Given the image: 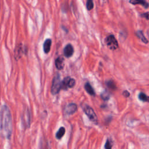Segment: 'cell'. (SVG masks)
Listing matches in <instances>:
<instances>
[{"label":"cell","mask_w":149,"mask_h":149,"mask_svg":"<svg viewBox=\"0 0 149 149\" xmlns=\"http://www.w3.org/2000/svg\"><path fill=\"white\" fill-rule=\"evenodd\" d=\"M71 78L70 77H66L64 78V79L62 81L61 83V89L63 90H67L69 86V82L70 81V79Z\"/></svg>","instance_id":"obj_12"},{"label":"cell","mask_w":149,"mask_h":149,"mask_svg":"<svg viewBox=\"0 0 149 149\" xmlns=\"http://www.w3.org/2000/svg\"><path fill=\"white\" fill-rule=\"evenodd\" d=\"M84 88L86 91L87 92L88 94H89L91 95H95V91L94 90V88L91 86V85L89 83H86L84 84Z\"/></svg>","instance_id":"obj_10"},{"label":"cell","mask_w":149,"mask_h":149,"mask_svg":"<svg viewBox=\"0 0 149 149\" xmlns=\"http://www.w3.org/2000/svg\"><path fill=\"white\" fill-rule=\"evenodd\" d=\"M65 129L64 127H61L59 130L57 131L56 134H55V137L57 139L60 140L61 139H62V137L64 136L65 133Z\"/></svg>","instance_id":"obj_11"},{"label":"cell","mask_w":149,"mask_h":149,"mask_svg":"<svg viewBox=\"0 0 149 149\" xmlns=\"http://www.w3.org/2000/svg\"><path fill=\"white\" fill-rule=\"evenodd\" d=\"M136 36L145 44H147L148 42V40H147V38L145 37V36H144V34L143 33L142 31L141 30H138L136 31Z\"/></svg>","instance_id":"obj_13"},{"label":"cell","mask_w":149,"mask_h":149,"mask_svg":"<svg viewBox=\"0 0 149 149\" xmlns=\"http://www.w3.org/2000/svg\"><path fill=\"white\" fill-rule=\"evenodd\" d=\"M52 44V41L51 39L48 38L45 40L44 44H43V49L45 53L48 54L50 51L51 49V46Z\"/></svg>","instance_id":"obj_8"},{"label":"cell","mask_w":149,"mask_h":149,"mask_svg":"<svg viewBox=\"0 0 149 149\" xmlns=\"http://www.w3.org/2000/svg\"><path fill=\"white\" fill-rule=\"evenodd\" d=\"M61 83L62 81H61L60 76L58 73H57L53 79L51 87V91L53 95L57 94L59 92L60 90L61 89Z\"/></svg>","instance_id":"obj_3"},{"label":"cell","mask_w":149,"mask_h":149,"mask_svg":"<svg viewBox=\"0 0 149 149\" xmlns=\"http://www.w3.org/2000/svg\"><path fill=\"white\" fill-rule=\"evenodd\" d=\"M94 7V3L93 1L91 0H88L86 2V8L87 9V10H91Z\"/></svg>","instance_id":"obj_18"},{"label":"cell","mask_w":149,"mask_h":149,"mask_svg":"<svg viewBox=\"0 0 149 149\" xmlns=\"http://www.w3.org/2000/svg\"><path fill=\"white\" fill-rule=\"evenodd\" d=\"M141 16L143 17H144L145 19H146L147 20H149V12L144 13L141 15Z\"/></svg>","instance_id":"obj_20"},{"label":"cell","mask_w":149,"mask_h":149,"mask_svg":"<svg viewBox=\"0 0 149 149\" xmlns=\"http://www.w3.org/2000/svg\"><path fill=\"white\" fill-rule=\"evenodd\" d=\"M105 43L106 45L112 51L118 48V42L115 36L112 34L109 35L105 39Z\"/></svg>","instance_id":"obj_4"},{"label":"cell","mask_w":149,"mask_h":149,"mask_svg":"<svg viewBox=\"0 0 149 149\" xmlns=\"http://www.w3.org/2000/svg\"><path fill=\"white\" fill-rule=\"evenodd\" d=\"M55 66L58 70H62L64 67V59L62 56H59L55 59Z\"/></svg>","instance_id":"obj_7"},{"label":"cell","mask_w":149,"mask_h":149,"mask_svg":"<svg viewBox=\"0 0 149 149\" xmlns=\"http://www.w3.org/2000/svg\"><path fill=\"white\" fill-rule=\"evenodd\" d=\"M77 109V106L74 103H70L68 105L65 107V112L66 115H72Z\"/></svg>","instance_id":"obj_5"},{"label":"cell","mask_w":149,"mask_h":149,"mask_svg":"<svg viewBox=\"0 0 149 149\" xmlns=\"http://www.w3.org/2000/svg\"><path fill=\"white\" fill-rule=\"evenodd\" d=\"M122 94H123V95L125 97H126V98H127V97H129L130 96V93H129V92L128 91H127V90H125V91L123 92Z\"/></svg>","instance_id":"obj_21"},{"label":"cell","mask_w":149,"mask_h":149,"mask_svg":"<svg viewBox=\"0 0 149 149\" xmlns=\"http://www.w3.org/2000/svg\"><path fill=\"white\" fill-rule=\"evenodd\" d=\"M139 99L143 102H149V96L146 95L143 93H140L139 94Z\"/></svg>","instance_id":"obj_14"},{"label":"cell","mask_w":149,"mask_h":149,"mask_svg":"<svg viewBox=\"0 0 149 149\" xmlns=\"http://www.w3.org/2000/svg\"><path fill=\"white\" fill-rule=\"evenodd\" d=\"M106 85L107 86L112 90H116V86L115 83L113 82V80H107L106 81Z\"/></svg>","instance_id":"obj_15"},{"label":"cell","mask_w":149,"mask_h":149,"mask_svg":"<svg viewBox=\"0 0 149 149\" xmlns=\"http://www.w3.org/2000/svg\"><path fill=\"white\" fill-rule=\"evenodd\" d=\"M82 109L85 114L88 116L90 121H91L95 124L98 123V118L96 115V113H95L94 111L91 107L86 104H84L82 106Z\"/></svg>","instance_id":"obj_2"},{"label":"cell","mask_w":149,"mask_h":149,"mask_svg":"<svg viewBox=\"0 0 149 149\" xmlns=\"http://www.w3.org/2000/svg\"><path fill=\"white\" fill-rule=\"evenodd\" d=\"M101 98L104 100V101H107L109 99L110 97V94L109 93L108 91H107V90H104V91L102 92V93L101 94Z\"/></svg>","instance_id":"obj_16"},{"label":"cell","mask_w":149,"mask_h":149,"mask_svg":"<svg viewBox=\"0 0 149 149\" xmlns=\"http://www.w3.org/2000/svg\"><path fill=\"white\" fill-rule=\"evenodd\" d=\"M75 83H76V81L74 79H72L71 78L70 79V81L69 82V86H68V87L69 88H73L74 85H75Z\"/></svg>","instance_id":"obj_19"},{"label":"cell","mask_w":149,"mask_h":149,"mask_svg":"<svg viewBox=\"0 0 149 149\" xmlns=\"http://www.w3.org/2000/svg\"><path fill=\"white\" fill-rule=\"evenodd\" d=\"M113 146V143L112 140L110 139H107L105 142V144L104 145L105 149H112Z\"/></svg>","instance_id":"obj_17"},{"label":"cell","mask_w":149,"mask_h":149,"mask_svg":"<svg viewBox=\"0 0 149 149\" xmlns=\"http://www.w3.org/2000/svg\"><path fill=\"white\" fill-rule=\"evenodd\" d=\"M1 131L2 135L9 139L12 132V116L8 107L3 105L1 110Z\"/></svg>","instance_id":"obj_1"},{"label":"cell","mask_w":149,"mask_h":149,"mask_svg":"<svg viewBox=\"0 0 149 149\" xmlns=\"http://www.w3.org/2000/svg\"><path fill=\"white\" fill-rule=\"evenodd\" d=\"M130 3H132L133 5H137V4H140L143 6H144L145 8H148L149 6L148 3L144 0H132L129 1Z\"/></svg>","instance_id":"obj_9"},{"label":"cell","mask_w":149,"mask_h":149,"mask_svg":"<svg viewBox=\"0 0 149 149\" xmlns=\"http://www.w3.org/2000/svg\"><path fill=\"white\" fill-rule=\"evenodd\" d=\"M74 52V49L73 46L70 44H67L64 48V55L66 58L70 57Z\"/></svg>","instance_id":"obj_6"}]
</instances>
